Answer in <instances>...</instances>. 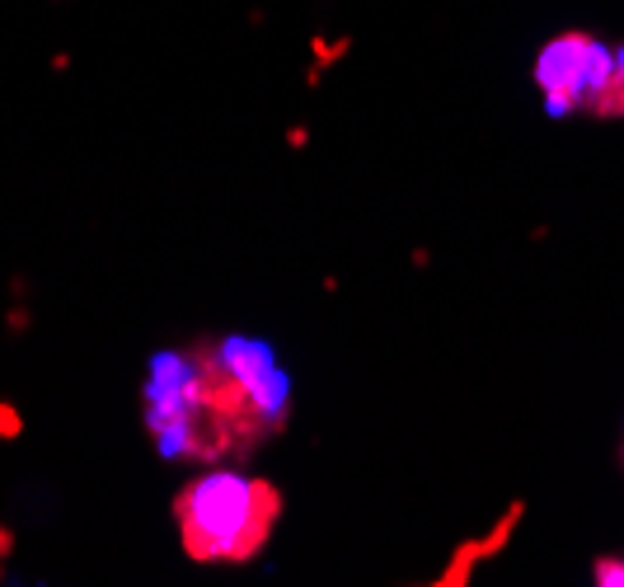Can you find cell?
Here are the masks:
<instances>
[{"mask_svg": "<svg viewBox=\"0 0 624 587\" xmlns=\"http://www.w3.org/2000/svg\"><path fill=\"white\" fill-rule=\"evenodd\" d=\"M291 418V376L273 343L249 334L198 339L146 362L141 423L165 461H244Z\"/></svg>", "mask_w": 624, "mask_h": 587, "instance_id": "1", "label": "cell"}, {"mask_svg": "<svg viewBox=\"0 0 624 587\" xmlns=\"http://www.w3.org/2000/svg\"><path fill=\"white\" fill-rule=\"evenodd\" d=\"M282 489L235 465H212L183 484L169 512L179 545L193 564H249L259 559L282 522Z\"/></svg>", "mask_w": 624, "mask_h": 587, "instance_id": "2", "label": "cell"}, {"mask_svg": "<svg viewBox=\"0 0 624 587\" xmlns=\"http://www.w3.org/2000/svg\"><path fill=\"white\" fill-rule=\"evenodd\" d=\"M610 62H615V47H606L587 29H568L559 38H549L535 57V90L545 99L549 118L587 113L596 90L606 85Z\"/></svg>", "mask_w": 624, "mask_h": 587, "instance_id": "3", "label": "cell"}, {"mask_svg": "<svg viewBox=\"0 0 624 587\" xmlns=\"http://www.w3.org/2000/svg\"><path fill=\"white\" fill-rule=\"evenodd\" d=\"M592 118H624V47H615V62H610L606 85L596 90V99L587 104Z\"/></svg>", "mask_w": 624, "mask_h": 587, "instance_id": "4", "label": "cell"}, {"mask_svg": "<svg viewBox=\"0 0 624 587\" xmlns=\"http://www.w3.org/2000/svg\"><path fill=\"white\" fill-rule=\"evenodd\" d=\"M0 325H5V334H10V339H24V334H33L38 315L29 310V301H15V306L5 310V320H0Z\"/></svg>", "mask_w": 624, "mask_h": 587, "instance_id": "5", "label": "cell"}, {"mask_svg": "<svg viewBox=\"0 0 624 587\" xmlns=\"http://www.w3.org/2000/svg\"><path fill=\"white\" fill-rule=\"evenodd\" d=\"M592 583L596 587H624V555H601L592 564Z\"/></svg>", "mask_w": 624, "mask_h": 587, "instance_id": "6", "label": "cell"}, {"mask_svg": "<svg viewBox=\"0 0 624 587\" xmlns=\"http://www.w3.org/2000/svg\"><path fill=\"white\" fill-rule=\"evenodd\" d=\"M24 437V414H19V404L0 400V442H19Z\"/></svg>", "mask_w": 624, "mask_h": 587, "instance_id": "7", "label": "cell"}, {"mask_svg": "<svg viewBox=\"0 0 624 587\" xmlns=\"http://www.w3.org/2000/svg\"><path fill=\"white\" fill-rule=\"evenodd\" d=\"M15 545H19L15 526H10V522H0V559H5V564H10V555H15Z\"/></svg>", "mask_w": 624, "mask_h": 587, "instance_id": "8", "label": "cell"}, {"mask_svg": "<svg viewBox=\"0 0 624 587\" xmlns=\"http://www.w3.org/2000/svg\"><path fill=\"white\" fill-rule=\"evenodd\" d=\"M10 301H29V278H24V273L10 278Z\"/></svg>", "mask_w": 624, "mask_h": 587, "instance_id": "9", "label": "cell"}, {"mask_svg": "<svg viewBox=\"0 0 624 587\" xmlns=\"http://www.w3.org/2000/svg\"><path fill=\"white\" fill-rule=\"evenodd\" d=\"M47 66H52V71H71V52H52V62Z\"/></svg>", "mask_w": 624, "mask_h": 587, "instance_id": "10", "label": "cell"}, {"mask_svg": "<svg viewBox=\"0 0 624 587\" xmlns=\"http://www.w3.org/2000/svg\"><path fill=\"white\" fill-rule=\"evenodd\" d=\"M287 141H291V146H305V141H310V132H305V127H291Z\"/></svg>", "mask_w": 624, "mask_h": 587, "instance_id": "11", "label": "cell"}, {"mask_svg": "<svg viewBox=\"0 0 624 587\" xmlns=\"http://www.w3.org/2000/svg\"><path fill=\"white\" fill-rule=\"evenodd\" d=\"M0 583H5V559H0Z\"/></svg>", "mask_w": 624, "mask_h": 587, "instance_id": "12", "label": "cell"}]
</instances>
